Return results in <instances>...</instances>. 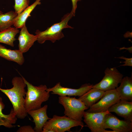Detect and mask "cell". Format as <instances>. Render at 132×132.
Instances as JSON below:
<instances>
[{"mask_svg":"<svg viewBox=\"0 0 132 132\" xmlns=\"http://www.w3.org/2000/svg\"><path fill=\"white\" fill-rule=\"evenodd\" d=\"M13 87L9 89L0 88V90L8 97L13 106L14 112L17 118L23 119L27 115L24 101L26 92V85L22 77H15L12 80Z\"/></svg>","mask_w":132,"mask_h":132,"instance_id":"1","label":"cell"},{"mask_svg":"<svg viewBox=\"0 0 132 132\" xmlns=\"http://www.w3.org/2000/svg\"><path fill=\"white\" fill-rule=\"evenodd\" d=\"M23 78L27 87L24 105L27 113L32 110L41 107L42 103L48 100L50 97V92L46 91V85L35 86L28 82L23 77Z\"/></svg>","mask_w":132,"mask_h":132,"instance_id":"2","label":"cell"},{"mask_svg":"<svg viewBox=\"0 0 132 132\" xmlns=\"http://www.w3.org/2000/svg\"><path fill=\"white\" fill-rule=\"evenodd\" d=\"M73 16L71 12L65 15L60 22L54 24L45 30L41 31L37 30L35 33L38 42L42 44L46 40H49L54 43L64 37V35L62 32L63 29L73 28L68 24L69 21Z\"/></svg>","mask_w":132,"mask_h":132,"instance_id":"3","label":"cell"},{"mask_svg":"<svg viewBox=\"0 0 132 132\" xmlns=\"http://www.w3.org/2000/svg\"><path fill=\"white\" fill-rule=\"evenodd\" d=\"M58 102L64 107L65 115L76 121H82L85 110L88 108L79 99L59 96Z\"/></svg>","mask_w":132,"mask_h":132,"instance_id":"4","label":"cell"},{"mask_svg":"<svg viewBox=\"0 0 132 132\" xmlns=\"http://www.w3.org/2000/svg\"><path fill=\"white\" fill-rule=\"evenodd\" d=\"M85 126L82 121L72 119L65 116H60L54 115L45 123L42 132H64L70 131L73 127Z\"/></svg>","mask_w":132,"mask_h":132,"instance_id":"5","label":"cell"},{"mask_svg":"<svg viewBox=\"0 0 132 132\" xmlns=\"http://www.w3.org/2000/svg\"><path fill=\"white\" fill-rule=\"evenodd\" d=\"M105 76L98 83L94 85L92 88L104 91L115 89L123 78V76L115 67L107 68L104 71Z\"/></svg>","mask_w":132,"mask_h":132,"instance_id":"6","label":"cell"},{"mask_svg":"<svg viewBox=\"0 0 132 132\" xmlns=\"http://www.w3.org/2000/svg\"><path fill=\"white\" fill-rule=\"evenodd\" d=\"M120 100L116 89L105 91L99 100L86 111L90 112H105Z\"/></svg>","mask_w":132,"mask_h":132,"instance_id":"7","label":"cell"},{"mask_svg":"<svg viewBox=\"0 0 132 132\" xmlns=\"http://www.w3.org/2000/svg\"><path fill=\"white\" fill-rule=\"evenodd\" d=\"M105 112H90L85 111L83 116L84 121L92 132H114L105 129L103 126V121L105 115L110 113Z\"/></svg>","mask_w":132,"mask_h":132,"instance_id":"8","label":"cell"},{"mask_svg":"<svg viewBox=\"0 0 132 132\" xmlns=\"http://www.w3.org/2000/svg\"><path fill=\"white\" fill-rule=\"evenodd\" d=\"M103 126L105 129H111L114 132H131L132 131V122L120 120L110 112L105 116Z\"/></svg>","mask_w":132,"mask_h":132,"instance_id":"9","label":"cell"},{"mask_svg":"<svg viewBox=\"0 0 132 132\" xmlns=\"http://www.w3.org/2000/svg\"><path fill=\"white\" fill-rule=\"evenodd\" d=\"M94 85L85 84L78 89H73L62 86L60 82L57 83L51 88H47V91L51 92L53 94H57L59 96H78L80 97L93 88Z\"/></svg>","mask_w":132,"mask_h":132,"instance_id":"10","label":"cell"},{"mask_svg":"<svg viewBox=\"0 0 132 132\" xmlns=\"http://www.w3.org/2000/svg\"><path fill=\"white\" fill-rule=\"evenodd\" d=\"M47 105H46L38 109L31 110L27 112V114L33 119L35 125L33 128L35 132H42L45 123L50 119L47 115Z\"/></svg>","mask_w":132,"mask_h":132,"instance_id":"11","label":"cell"},{"mask_svg":"<svg viewBox=\"0 0 132 132\" xmlns=\"http://www.w3.org/2000/svg\"><path fill=\"white\" fill-rule=\"evenodd\" d=\"M109 111L114 112L124 120L132 122V102L120 100L111 106Z\"/></svg>","mask_w":132,"mask_h":132,"instance_id":"12","label":"cell"},{"mask_svg":"<svg viewBox=\"0 0 132 132\" xmlns=\"http://www.w3.org/2000/svg\"><path fill=\"white\" fill-rule=\"evenodd\" d=\"M18 37L19 50L22 53L28 51L37 40L36 35L30 34L28 32L25 24L21 28Z\"/></svg>","mask_w":132,"mask_h":132,"instance_id":"13","label":"cell"},{"mask_svg":"<svg viewBox=\"0 0 132 132\" xmlns=\"http://www.w3.org/2000/svg\"><path fill=\"white\" fill-rule=\"evenodd\" d=\"M119 86L116 89L120 100L128 101L132 100V77L123 78Z\"/></svg>","mask_w":132,"mask_h":132,"instance_id":"14","label":"cell"},{"mask_svg":"<svg viewBox=\"0 0 132 132\" xmlns=\"http://www.w3.org/2000/svg\"><path fill=\"white\" fill-rule=\"evenodd\" d=\"M0 57L21 65L24 62L23 53L19 50H11L0 44Z\"/></svg>","mask_w":132,"mask_h":132,"instance_id":"15","label":"cell"},{"mask_svg":"<svg viewBox=\"0 0 132 132\" xmlns=\"http://www.w3.org/2000/svg\"><path fill=\"white\" fill-rule=\"evenodd\" d=\"M105 91L100 89L92 88L78 99L83 102L85 106L89 108L99 100Z\"/></svg>","mask_w":132,"mask_h":132,"instance_id":"16","label":"cell"},{"mask_svg":"<svg viewBox=\"0 0 132 132\" xmlns=\"http://www.w3.org/2000/svg\"><path fill=\"white\" fill-rule=\"evenodd\" d=\"M41 0H36L32 4L29 6L21 13L18 15L14 18L13 25L15 27L21 28L25 24L26 21L28 18L31 16L30 14L37 6L40 5Z\"/></svg>","mask_w":132,"mask_h":132,"instance_id":"17","label":"cell"},{"mask_svg":"<svg viewBox=\"0 0 132 132\" xmlns=\"http://www.w3.org/2000/svg\"><path fill=\"white\" fill-rule=\"evenodd\" d=\"M5 105L3 103L2 98L0 97V122L3 123L6 127L11 128L15 127L13 125L16 123L17 118L12 108L10 113L5 115L2 112V110L5 107Z\"/></svg>","mask_w":132,"mask_h":132,"instance_id":"18","label":"cell"},{"mask_svg":"<svg viewBox=\"0 0 132 132\" xmlns=\"http://www.w3.org/2000/svg\"><path fill=\"white\" fill-rule=\"evenodd\" d=\"M19 32L18 28L12 27L0 32V43L14 47V42L16 39L15 37Z\"/></svg>","mask_w":132,"mask_h":132,"instance_id":"19","label":"cell"},{"mask_svg":"<svg viewBox=\"0 0 132 132\" xmlns=\"http://www.w3.org/2000/svg\"><path fill=\"white\" fill-rule=\"evenodd\" d=\"M18 15L13 11L0 14V32L11 27L13 25V20Z\"/></svg>","mask_w":132,"mask_h":132,"instance_id":"20","label":"cell"},{"mask_svg":"<svg viewBox=\"0 0 132 132\" xmlns=\"http://www.w3.org/2000/svg\"><path fill=\"white\" fill-rule=\"evenodd\" d=\"M14 11L18 15L29 6V0H14Z\"/></svg>","mask_w":132,"mask_h":132,"instance_id":"21","label":"cell"},{"mask_svg":"<svg viewBox=\"0 0 132 132\" xmlns=\"http://www.w3.org/2000/svg\"><path fill=\"white\" fill-rule=\"evenodd\" d=\"M17 132H35L30 125H25L20 127L16 131Z\"/></svg>","mask_w":132,"mask_h":132,"instance_id":"22","label":"cell"},{"mask_svg":"<svg viewBox=\"0 0 132 132\" xmlns=\"http://www.w3.org/2000/svg\"><path fill=\"white\" fill-rule=\"evenodd\" d=\"M120 59H122L125 60V61L123 62H120V63H123L124 64L120 65L121 66H132V58H127L123 56H121L118 57H116Z\"/></svg>","mask_w":132,"mask_h":132,"instance_id":"23","label":"cell"},{"mask_svg":"<svg viewBox=\"0 0 132 132\" xmlns=\"http://www.w3.org/2000/svg\"><path fill=\"white\" fill-rule=\"evenodd\" d=\"M81 0H71L72 4V9L71 12L74 16H75L76 11L77 7V3L78 2Z\"/></svg>","mask_w":132,"mask_h":132,"instance_id":"24","label":"cell"},{"mask_svg":"<svg viewBox=\"0 0 132 132\" xmlns=\"http://www.w3.org/2000/svg\"><path fill=\"white\" fill-rule=\"evenodd\" d=\"M1 125H3L4 126V124L0 122V126Z\"/></svg>","mask_w":132,"mask_h":132,"instance_id":"25","label":"cell"},{"mask_svg":"<svg viewBox=\"0 0 132 132\" xmlns=\"http://www.w3.org/2000/svg\"><path fill=\"white\" fill-rule=\"evenodd\" d=\"M3 13V12L1 11H0V14Z\"/></svg>","mask_w":132,"mask_h":132,"instance_id":"26","label":"cell"}]
</instances>
